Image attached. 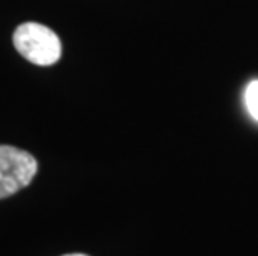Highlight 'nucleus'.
Returning a JSON list of instances; mask_svg holds the SVG:
<instances>
[{
    "label": "nucleus",
    "instance_id": "obj_1",
    "mask_svg": "<svg viewBox=\"0 0 258 256\" xmlns=\"http://www.w3.org/2000/svg\"><path fill=\"white\" fill-rule=\"evenodd\" d=\"M14 47L30 63L48 67L62 57V43L58 35L47 25L25 22L14 32Z\"/></svg>",
    "mask_w": 258,
    "mask_h": 256
},
{
    "label": "nucleus",
    "instance_id": "obj_2",
    "mask_svg": "<svg viewBox=\"0 0 258 256\" xmlns=\"http://www.w3.org/2000/svg\"><path fill=\"white\" fill-rule=\"evenodd\" d=\"M37 160L17 146L0 145V200L12 197L34 180Z\"/></svg>",
    "mask_w": 258,
    "mask_h": 256
},
{
    "label": "nucleus",
    "instance_id": "obj_3",
    "mask_svg": "<svg viewBox=\"0 0 258 256\" xmlns=\"http://www.w3.org/2000/svg\"><path fill=\"white\" fill-rule=\"evenodd\" d=\"M245 105L251 118L258 122V80L250 81L245 89Z\"/></svg>",
    "mask_w": 258,
    "mask_h": 256
},
{
    "label": "nucleus",
    "instance_id": "obj_4",
    "mask_svg": "<svg viewBox=\"0 0 258 256\" xmlns=\"http://www.w3.org/2000/svg\"><path fill=\"white\" fill-rule=\"evenodd\" d=\"M63 256H87V254H82V253H72V254H63Z\"/></svg>",
    "mask_w": 258,
    "mask_h": 256
}]
</instances>
